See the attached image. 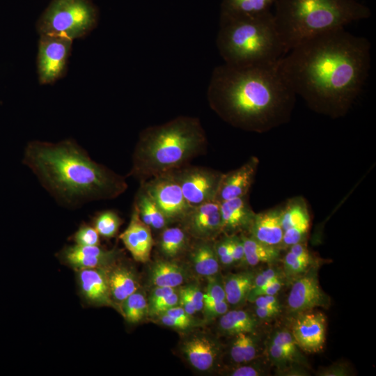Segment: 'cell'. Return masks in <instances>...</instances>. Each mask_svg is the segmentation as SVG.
Wrapping results in <instances>:
<instances>
[{
	"instance_id": "obj_46",
	"label": "cell",
	"mask_w": 376,
	"mask_h": 376,
	"mask_svg": "<svg viewBox=\"0 0 376 376\" xmlns=\"http://www.w3.org/2000/svg\"><path fill=\"white\" fill-rule=\"evenodd\" d=\"M175 291V288L155 286L148 299V308Z\"/></svg>"
},
{
	"instance_id": "obj_23",
	"label": "cell",
	"mask_w": 376,
	"mask_h": 376,
	"mask_svg": "<svg viewBox=\"0 0 376 376\" xmlns=\"http://www.w3.org/2000/svg\"><path fill=\"white\" fill-rule=\"evenodd\" d=\"M192 266L197 274L210 277L218 274L219 261L214 244L210 240H203L196 244L191 253Z\"/></svg>"
},
{
	"instance_id": "obj_34",
	"label": "cell",
	"mask_w": 376,
	"mask_h": 376,
	"mask_svg": "<svg viewBox=\"0 0 376 376\" xmlns=\"http://www.w3.org/2000/svg\"><path fill=\"white\" fill-rule=\"evenodd\" d=\"M203 297L204 304L226 301L223 281L217 274L207 277V285Z\"/></svg>"
},
{
	"instance_id": "obj_40",
	"label": "cell",
	"mask_w": 376,
	"mask_h": 376,
	"mask_svg": "<svg viewBox=\"0 0 376 376\" xmlns=\"http://www.w3.org/2000/svg\"><path fill=\"white\" fill-rule=\"evenodd\" d=\"M179 304V292L177 291L166 296L159 302L148 308V313L152 315H159L168 309L178 306Z\"/></svg>"
},
{
	"instance_id": "obj_44",
	"label": "cell",
	"mask_w": 376,
	"mask_h": 376,
	"mask_svg": "<svg viewBox=\"0 0 376 376\" xmlns=\"http://www.w3.org/2000/svg\"><path fill=\"white\" fill-rule=\"evenodd\" d=\"M230 251L235 263L243 262L244 260V251L241 237L236 235L229 236Z\"/></svg>"
},
{
	"instance_id": "obj_18",
	"label": "cell",
	"mask_w": 376,
	"mask_h": 376,
	"mask_svg": "<svg viewBox=\"0 0 376 376\" xmlns=\"http://www.w3.org/2000/svg\"><path fill=\"white\" fill-rule=\"evenodd\" d=\"M221 231L234 235L249 230L255 213L251 210L246 196L219 202Z\"/></svg>"
},
{
	"instance_id": "obj_13",
	"label": "cell",
	"mask_w": 376,
	"mask_h": 376,
	"mask_svg": "<svg viewBox=\"0 0 376 376\" xmlns=\"http://www.w3.org/2000/svg\"><path fill=\"white\" fill-rule=\"evenodd\" d=\"M329 302V297L322 290L317 274L313 270L293 283L287 299L289 310L297 314L318 306H327Z\"/></svg>"
},
{
	"instance_id": "obj_33",
	"label": "cell",
	"mask_w": 376,
	"mask_h": 376,
	"mask_svg": "<svg viewBox=\"0 0 376 376\" xmlns=\"http://www.w3.org/2000/svg\"><path fill=\"white\" fill-rule=\"evenodd\" d=\"M75 244L82 246L100 245V235L93 226L81 225L72 235Z\"/></svg>"
},
{
	"instance_id": "obj_15",
	"label": "cell",
	"mask_w": 376,
	"mask_h": 376,
	"mask_svg": "<svg viewBox=\"0 0 376 376\" xmlns=\"http://www.w3.org/2000/svg\"><path fill=\"white\" fill-rule=\"evenodd\" d=\"M107 269H76L79 290L88 304L96 306H110L117 310L111 297Z\"/></svg>"
},
{
	"instance_id": "obj_32",
	"label": "cell",
	"mask_w": 376,
	"mask_h": 376,
	"mask_svg": "<svg viewBox=\"0 0 376 376\" xmlns=\"http://www.w3.org/2000/svg\"><path fill=\"white\" fill-rule=\"evenodd\" d=\"M122 220L113 210H107L100 212L93 219V226L99 235L105 238H111L116 235Z\"/></svg>"
},
{
	"instance_id": "obj_47",
	"label": "cell",
	"mask_w": 376,
	"mask_h": 376,
	"mask_svg": "<svg viewBox=\"0 0 376 376\" xmlns=\"http://www.w3.org/2000/svg\"><path fill=\"white\" fill-rule=\"evenodd\" d=\"M317 375L321 376H347L350 375V371L345 364L334 363L329 367L322 368Z\"/></svg>"
},
{
	"instance_id": "obj_17",
	"label": "cell",
	"mask_w": 376,
	"mask_h": 376,
	"mask_svg": "<svg viewBox=\"0 0 376 376\" xmlns=\"http://www.w3.org/2000/svg\"><path fill=\"white\" fill-rule=\"evenodd\" d=\"M258 159L252 157L240 168L221 175L216 198L218 202L246 196L253 182Z\"/></svg>"
},
{
	"instance_id": "obj_10",
	"label": "cell",
	"mask_w": 376,
	"mask_h": 376,
	"mask_svg": "<svg viewBox=\"0 0 376 376\" xmlns=\"http://www.w3.org/2000/svg\"><path fill=\"white\" fill-rule=\"evenodd\" d=\"M171 172L191 206L216 201L221 173L205 167L187 165Z\"/></svg>"
},
{
	"instance_id": "obj_21",
	"label": "cell",
	"mask_w": 376,
	"mask_h": 376,
	"mask_svg": "<svg viewBox=\"0 0 376 376\" xmlns=\"http://www.w3.org/2000/svg\"><path fill=\"white\" fill-rule=\"evenodd\" d=\"M182 351L189 363L196 369L206 371L217 360L218 347L210 338L195 336L186 340Z\"/></svg>"
},
{
	"instance_id": "obj_4",
	"label": "cell",
	"mask_w": 376,
	"mask_h": 376,
	"mask_svg": "<svg viewBox=\"0 0 376 376\" xmlns=\"http://www.w3.org/2000/svg\"><path fill=\"white\" fill-rule=\"evenodd\" d=\"M207 138L200 120L180 116L144 129L132 155L129 175L145 182L187 166L204 153Z\"/></svg>"
},
{
	"instance_id": "obj_43",
	"label": "cell",
	"mask_w": 376,
	"mask_h": 376,
	"mask_svg": "<svg viewBox=\"0 0 376 376\" xmlns=\"http://www.w3.org/2000/svg\"><path fill=\"white\" fill-rule=\"evenodd\" d=\"M203 312L208 318L221 316L228 311V304L226 301L215 303H207L203 305Z\"/></svg>"
},
{
	"instance_id": "obj_39",
	"label": "cell",
	"mask_w": 376,
	"mask_h": 376,
	"mask_svg": "<svg viewBox=\"0 0 376 376\" xmlns=\"http://www.w3.org/2000/svg\"><path fill=\"white\" fill-rule=\"evenodd\" d=\"M283 284V282L281 277L274 279L263 286L251 290L247 299L250 301H253V300L258 296L275 295L281 290Z\"/></svg>"
},
{
	"instance_id": "obj_53",
	"label": "cell",
	"mask_w": 376,
	"mask_h": 376,
	"mask_svg": "<svg viewBox=\"0 0 376 376\" xmlns=\"http://www.w3.org/2000/svg\"><path fill=\"white\" fill-rule=\"evenodd\" d=\"M163 313L182 321L193 323L191 315H189L180 306L172 307Z\"/></svg>"
},
{
	"instance_id": "obj_56",
	"label": "cell",
	"mask_w": 376,
	"mask_h": 376,
	"mask_svg": "<svg viewBox=\"0 0 376 376\" xmlns=\"http://www.w3.org/2000/svg\"><path fill=\"white\" fill-rule=\"evenodd\" d=\"M279 373L283 375H307V373L302 368L298 367L284 368Z\"/></svg>"
},
{
	"instance_id": "obj_5",
	"label": "cell",
	"mask_w": 376,
	"mask_h": 376,
	"mask_svg": "<svg viewBox=\"0 0 376 376\" xmlns=\"http://www.w3.org/2000/svg\"><path fill=\"white\" fill-rule=\"evenodd\" d=\"M216 43L224 63L235 68L274 63L287 54L271 11L256 15L220 13Z\"/></svg>"
},
{
	"instance_id": "obj_9",
	"label": "cell",
	"mask_w": 376,
	"mask_h": 376,
	"mask_svg": "<svg viewBox=\"0 0 376 376\" xmlns=\"http://www.w3.org/2000/svg\"><path fill=\"white\" fill-rule=\"evenodd\" d=\"M169 221H183L192 209L171 171L141 182Z\"/></svg>"
},
{
	"instance_id": "obj_30",
	"label": "cell",
	"mask_w": 376,
	"mask_h": 376,
	"mask_svg": "<svg viewBox=\"0 0 376 376\" xmlns=\"http://www.w3.org/2000/svg\"><path fill=\"white\" fill-rule=\"evenodd\" d=\"M120 313L130 323L142 321L148 313V303L145 295L138 290L130 295L121 303Z\"/></svg>"
},
{
	"instance_id": "obj_1",
	"label": "cell",
	"mask_w": 376,
	"mask_h": 376,
	"mask_svg": "<svg viewBox=\"0 0 376 376\" xmlns=\"http://www.w3.org/2000/svg\"><path fill=\"white\" fill-rule=\"evenodd\" d=\"M280 65L295 94L318 110L340 114L357 97L368 77L370 44L366 38L340 28L299 43Z\"/></svg>"
},
{
	"instance_id": "obj_22",
	"label": "cell",
	"mask_w": 376,
	"mask_h": 376,
	"mask_svg": "<svg viewBox=\"0 0 376 376\" xmlns=\"http://www.w3.org/2000/svg\"><path fill=\"white\" fill-rule=\"evenodd\" d=\"M254 278L251 272L227 275L222 281L228 304L236 306L244 303L253 288Z\"/></svg>"
},
{
	"instance_id": "obj_41",
	"label": "cell",
	"mask_w": 376,
	"mask_h": 376,
	"mask_svg": "<svg viewBox=\"0 0 376 376\" xmlns=\"http://www.w3.org/2000/svg\"><path fill=\"white\" fill-rule=\"evenodd\" d=\"M251 334H242L244 363L253 361L257 354V345Z\"/></svg>"
},
{
	"instance_id": "obj_27",
	"label": "cell",
	"mask_w": 376,
	"mask_h": 376,
	"mask_svg": "<svg viewBox=\"0 0 376 376\" xmlns=\"http://www.w3.org/2000/svg\"><path fill=\"white\" fill-rule=\"evenodd\" d=\"M244 251V261L250 266L259 263H274L279 260V251L277 247L263 244L251 236L242 235Z\"/></svg>"
},
{
	"instance_id": "obj_48",
	"label": "cell",
	"mask_w": 376,
	"mask_h": 376,
	"mask_svg": "<svg viewBox=\"0 0 376 376\" xmlns=\"http://www.w3.org/2000/svg\"><path fill=\"white\" fill-rule=\"evenodd\" d=\"M159 315V320L161 324L171 328L183 330L189 328L192 324L191 322L182 321L164 313Z\"/></svg>"
},
{
	"instance_id": "obj_36",
	"label": "cell",
	"mask_w": 376,
	"mask_h": 376,
	"mask_svg": "<svg viewBox=\"0 0 376 376\" xmlns=\"http://www.w3.org/2000/svg\"><path fill=\"white\" fill-rule=\"evenodd\" d=\"M283 263L285 274L288 276H295L304 272L311 261L300 259L289 251L285 256Z\"/></svg>"
},
{
	"instance_id": "obj_14",
	"label": "cell",
	"mask_w": 376,
	"mask_h": 376,
	"mask_svg": "<svg viewBox=\"0 0 376 376\" xmlns=\"http://www.w3.org/2000/svg\"><path fill=\"white\" fill-rule=\"evenodd\" d=\"M193 237L210 240L221 232L219 202L211 201L193 207L182 221Z\"/></svg>"
},
{
	"instance_id": "obj_8",
	"label": "cell",
	"mask_w": 376,
	"mask_h": 376,
	"mask_svg": "<svg viewBox=\"0 0 376 376\" xmlns=\"http://www.w3.org/2000/svg\"><path fill=\"white\" fill-rule=\"evenodd\" d=\"M72 41L58 36L40 35L37 72L41 84H52L65 75Z\"/></svg>"
},
{
	"instance_id": "obj_54",
	"label": "cell",
	"mask_w": 376,
	"mask_h": 376,
	"mask_svg": "<svg viewBox=\"0 0 376 376\" xmlns=\"http://www.w3.org/2000/svg\"><path fill=\"white\" fill-rule=\"evenodd\" d=\"M290 251L300 259L311 262L310 253L302 242L290 246Z\"/></svg>"
},
{
	"instance_id": "obj_19",
	"label": "cell",
	"mask_w": 376,
	"mask_h": 376,
	"mask_svg": "<svg viewBox=\"0 0 376 376\" xmlns=\"http://www.w3.org/2000/svg\"><path fill=\"white\" fill-rule=\"evenodd\" d=\"M118 260L107 269L111 299L120 312L121 303L139 290V283L134 270Z\"/></svg>"
},
{
	"instance_id": "obj_7",
	"label": "cell",
	"mask_w": 376,
	"mask_h": 376,
	"mask_svg": "<svg viewBox=\"0 0 376 376\" xmlns=\"http://www.w3.org/2000/svg\"><path fill=\"white\" fill-rule=\"evenodd\" d=\"M97 19V9L91 0H52L36 27L40 35H54L73 40L91 32Z\"/></svg>"
},
{
	"instance_id": "obj_55",
	"label": "cell",
	"mask_w": 376,
	"mask_h": 376,
	"mask_svg": "<svg viewBox=\"0 0 376 376\" xmlns=\"http://www.w3.org/2000/svg\"><path fill=\"white\" fill-rule=\"evenodd\" d=\"M281 312V309L269 308L263 307L256 308L255 313L258 319L268 320L274 318Z\"/></svg>"
},
{
	"instance_id": "obj_26",
	"label": "cell",
	"mask_w": 376,
	"mask_h": 376,
	"mask_svg": "<svg viewBox=\"0 0 376 376\" xmlns=\"http://www.w3.org/2000/svg\"><path fill=\"white\" fill-rule=\"evenodd\" d=\"M258 324V319L244 310L228 311L221 316L220 329L228 335L253 333Z\"/></svg>"
},
{
	"instance_id": "obj_6",
	"label": "cell",
	"mask_w": 376,
	"mask_h": 376,
	"mask_svg": "<svg viewBox=\"0 0 376 376\" xmlns=\"http://www.w3.org/2000/svg\"><path fill=\"white\" fill-rule=\"evenodd\" d=\"M274 14L287 53L320 33L368 19L370 8L357 0H276Z\"/></svg>"
},
{
	"instance_id": "obj_42",
	"label": "cell",
	"mask_w": 376,
	"mask_h": 376,
	"mask_svg": "<svg viewBox=\"0 0 376 376\" xmlns=\"http://www.w3.org/2000/svg\"><path fill=\"white\" fill-rule=\"evenodd\" d=\"M281 272L274 268H269L255 276L253 285L251 290L258 289L267 283L277 278H281Z\"/></svg>"
},
{
	"instance_id": "obj_49",
	"label": "cell",
	"mask_w": 376,
	"mask_h": 376,
	"mask_svg": "<svg viewBox=\"0 0 376 376\" xmlns=\"http://www.w3.org/2000/svg\"><path fill=\"white\" fill-rule=\"evenodd\" d=\"M253 301L256 306L281 309L279 301L275 295H261L256 297Z\"/></svg>"
},
{
	"instance_id": "obj_2",
	"label": "cell",
	"mask_w": 376,
	"mask_h": 376,
	"mask_svg": "<svg viewBox=\"0 0 376 376\" xmlns=\"http://www.w3.org/2000/svg\"><path fill=\"white\" fill-rule=\"evenodd\" d=\"M281 60L244 68L217 66L207 92L211 109L228 123L249 130H264L284 121L296 94Z\"/></svg>"
},
{
	"instance_id": "obj_11",
	"label": "cell",
	"mask_w": 376,
	"mask_h": 376,
	"mask_svg": "<svg viewBox=\"0 0 376 376\" xmlns=\"http://www.w3.org/2000/svg\"><path fill=\"white\" fill-rule=\"evenodd\" d=\"M326 328L324 314L308 311L298 313L290 332L297 346L306 352L317 353L324 348Z\"/></svg>"
},
{
	"instance_id": "obj_25",
	"label": "cell",
	"mask_w": 376,
	"mask_h": 376,
	"mask_svg": "<svg viewBox=\"0 0 376 376\" xmlns=\"http://www.w3.org/2000/svg\"><path fill=\"white\" fill-rule=\"evenodd\" d=\"M134 205L141 221L155 230L164 229L169 223L154 201L141 186L137 192Z\"/></svg>"
},
{
	"instance_id": "obj_3",
	"label": "cell",
	"mask_w": 376,
	"mask_h": 376,
	"mask_svg": "<svg viewBox=\"0 0 376 376\" xmlns=\"http://www.w3.org/2000/svg\"><path fill=\"white\" fill-rule=\"evenodd\" d=\"M23 162L49 194L68 207L113 199L127 189L124 177L93 160L73 139L31 141Z\"/></svg>"
},
{
	"instance_id": "obj_28",
	"label": "cell",
	"mask_w": 376,
	"mask_h": 376,
	"mask_svg": "<svg viewBox=\"0 0 376 376\" xmlns=\"http://www.w3.org/2000/svg\"><path fill=\"white\" fill-rule=\"evenodd\" d=\"M187 231L178 226L164 228L160 235L159 247L161 253L168 258H173L182 253L188 244Z\"/></svg>"
},
{
	"instance_id": "obj_52",
	"label": "cell",
	"mask_w": 376,
	"mask_h": 376,
	"mask_svg": "<svg viewBox=\"0 0 376 376\" xmlns=\"http://www.w3.org/2000/svg\"><path fill=\"white\" fill-rule=\"evenodd\" d=\"M179 304L191 316L196 312L194 303L185 288L179 292Z\"/></svg>"
},
{
	"instance_id": "obj_16",
	"label": "cell",
	"mask_w": 376,
	"mask_h": 376,
	"mask_svg": "<svg viewBox=\"0 0 376 376\" xmlns=\"http://www.w3.org/2000/svg\"><path fill=\"white\" fill-rule=\"evenodd\" d=\"M119 238L136 261L149 260L153 245L150 228L141 221L134 205L130 223Z\"/></svg>"
},
{
	"instance_id": "obj_45",
	"label": "cell",
	"mask_w": 376,
	"mask_h": 376,
	"mask_svg": "<svg viewBox=\"0 0 376 376\" xmlns=\"http://www.w3.org/2000/svg\"><path fill=\"white\" fill-rule=\"evenodd\" d=\"M265 373L263 368L258 365H244L232 370L228 375L232 376H259Z\"/></svg>"
},
{
	"instance_id": "obj_12",
	"label": "cell",
	"mask_w": 376,
	"mask_h": 376,
	"mask_svg": "<svg viewBox=\"0 0 376 376\" xmlns=\"http://www.w3.org/2000/svg\"><path fill=\"white\" fill-rule=\"evenodd\" d=\"M120 256L119 250H108L97 246L74 244L64 247L59 258L75 270L80 269H108L116 263Z\"/></svg>"
},
{
	"instance_id": "obj_31",
	"label": "cell",
	"mask_w": 376,
	"mask_h": 376,
	"mask_svg": "<svg viewBox=\"0 0 376 376\" xmlns=\"http://www.w3.org/2000/svg\"><path fill=\"white\" fill-rule=\"evenodd\" d=\"M310 222V216L305 201L301 198H293L281 210V223L283 231L286 229Z\"/></svg>"
},
{
	"instance_id": "obj_24",
	"label": "cell",
	"mask_w": 376,
	"mask_h": 376,
	"mask_svg": "<svg viewBox=\"0 0 376 376\" xmlns=\"http://www.w3.org/2000/svg\"><path fill=\"white\" fill-rule=\"evenodd\" d=\"M185 271L181 265L168 260L155 262L150 271V281L155 287L176 288L185 281Z\"/></svg>"
},
{
	"instance_id": "obj_51",
	"label": "cell",
	"mask_w": 376,
	"mask_h": 376,
	"mask_svg": "<svg viewBox=\"0 0 376 376\" xmlns=\"http://www.w3.org/2000/svg\"><path fill=\"white\" fill-rule=\"evenodd\" d=\"M190 296L196 311L203 310L204 305L203 292L197 286L189 285L185 287Z\"/></svg>"
},
{
	"instance_id": "obj_38",
	"label": "cell",
	"mask_w": 376,
	"mask_h": 376,
	"mask_svg": "<svg viewBox=\"0 0 376 376\" xmlns=\"http://www.w3.org/2000/svg\"><path fill=\"white\" fill-rule=\"evenodd\" d=\"M267 352L270 361L279 366V368H282L283 366L286 365L288 362L292 361L294 358L287 351L271 342L268 346Z\"/></svg>"
},
{
	"instance_id": "obj_37",
	"label": "cell",
	"mask_w": 376,
	"mask_h": 376,
	"mask_svg": "<svg viewBox=\"0 0 376 376\" xmlns=\"http://www.w3.org/2000/svg\"><path fill=\"white\" fill-rule=\"evenodd\" d=\"M281 347L295 357L297 354V345L290 331L282 329L276 331L270 341Z\"/></svg>"
},
{
	"instance_id": "obj_35",
	"label": "cell",
	"mask_w": 376,
	"mask_h": 376,
	"mask_svg": "<svg viewBox=\"0 0 376 376\" xmlns=\"http://www.w3.org/2000/svg\"><path fill=\"white\" fill-rule=\"evenodd\" d=\"M310 226V222L303 223L290 227L283 231L281 244L283 246H290L301 242L305 238Z\"/></svg>"
},
{
	"instance_id": "obj_29",
	"label": "cell",
	"mask_w": 376,
	"mask_h": 376,
	"mask_svg": "<svg viewBox=\"0 0 376 376\" xmlns=\"http://www.w3.org/2000/svg\"><path fill=\"white\" fill-rule=\"evenodd\" d=\"M276 0H221L220 13L256 15L270 11Z\"/></svg>"
},
{
	"instance_id": "obj_20",
	"label": "cell",
	"mask_w": 376,
	"mask_h": 376,
	"mask_svg": "<svg viewBox=\"0 0 376 376\" xmlns=\"http://www.w3.org/2000/svg\"><path fill=\"white\" fill-rule=\"evenodd\" d=\"M249 230L251 236L263 244L275 247L281 245L283 235L281 210L255 214Z\"/></svg>"
},
{
	"instance_id": "obj_50",
	"label": "cell",
	"mask_w": 376,
	"mask_h": 376,
	"mask_svg": "<svg viewBox=\"0 0 376 376\" xmlns=\"http://www.w3.org/2000/svg\"><path fill=\"white\" fill-rule=\"evenodd\" d=\"M230 351V357L234 362L236 363H244L242 334L236 335Z\"/></svg>"
}]
</instances>
